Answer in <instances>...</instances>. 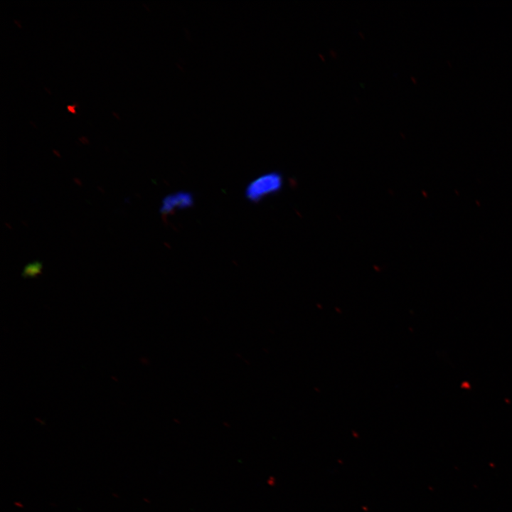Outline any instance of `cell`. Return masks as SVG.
Instances as JSON below:
<instances>
[{
    "mask_svg": "<svg viewBox=\"0 0 512 512\" xmlns=\"http://www.w3.org/2000/svg\"><path fill=\"white\" fill-rule=\"evenodd\" d=\"M282 185L283 178L279 173L268 172L257 177L247 185L245 196L250 201L257 202L278 192Z\"/></svg>",
    "mask_w": 512,
    "mask_h": 512,
    "instance_id": "obj_1",
    "label": "cell"
},
{
    "mask_svg": "<svg viewBox=\"0 0 512 512\" xmlns=\"http://www.w3.org/2000/svg\"><path fill=\"white\" fill-rule=\"evenodd\" d=\"M193 203V195L186 191H178L167 195L162 201L160 212L170 214L176 210L189 208Z\"/></svg>",
    "mask_w": 512,
    "mask_h": 512,
    "instance_id": "obj_2",
    "label": "cell"
},
{
    "mask_svg": "<svg viewBox=\"0 0 512 512\" xmlns=\"http://www.w3.org/2000/svg\"><path fill=\"white\" fill-rule=\"evenodd\" d=\"M42 263L39 261H34L25 266L22 276L23 277H32L41 273Z\"/></svg>",
    "mask_w": 512,
    "mask_h": 512,
    "instance_id": "obj_3",
    "label": "cell"
}]
</instances>
